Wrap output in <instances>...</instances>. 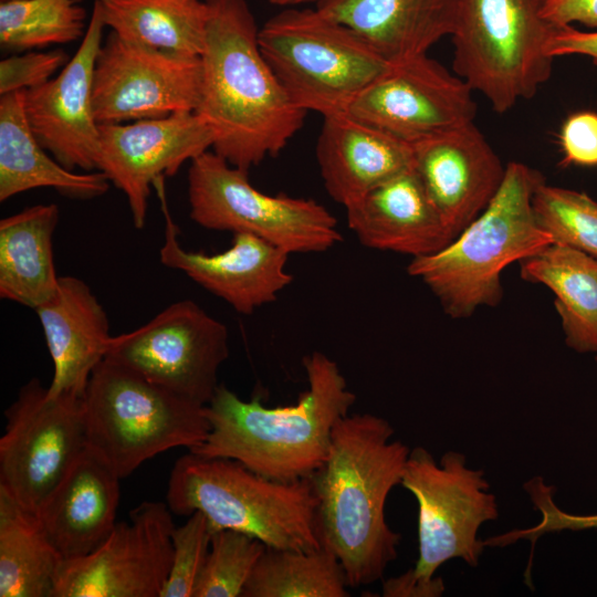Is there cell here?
Returning a JSON list of instances; mask_svg holds the SVG:
<instances>
[{
  "label": "cell",
  "mask_w": 597,
  "mask_h": 597,
  "mask_svg": "<svg viewBox=\"0 0 597 597\" xmlns=\"http://www.w3.org/2000/svg\"><path fill=\"white\" fill-rule=\"evenodd\" d=\"M394 432L379 416L348 413L335 425L328 454L310 476L316 536L354 588L381 579L398 556L400 534L387 524L385 506L401 483L410 450L391 440Z\"/></svg>",
  "instance_id": "6da1fadb"
},
{
  "label": "cell",
  "mask_w": 597,
  "mask_h": 597,
  "mask_svg": "<svg viewBox=\"0 0 597 597\" xmlns=\"http://www.w3.org/2000/svg\"><path fill=\"white\" fill-rule=\"evenodd\" d=\"M205 2L208 22L195 112L213 134V151L249 171L285 148L307 112L293 103L264 59L247 0Z\"/></svg>",
  "instance_id": "7a4b0ae2"
},
{
  "label": "cell",
  "mask_w": 597,
  "mask_h": 597,
  "mask_svg": "<svg viewBox=\"0 0 597 597\" xmlns=\"http://www.w3.org/2000/svg\"><path fill=\"white\" fill-rule=\"evenodd\" d=\"M302 365L307 389L294 405L268 407L259 397L245 401L219 385L206 406L210 431L189 451L235 460L271 480L310 478L324 463L332 431L349 413L356 395L338 365L324 353L312 352Z\"/></svg>",
  "instance_id": "3957f363"
},
{
  "label": "cell",
  "mask_w": 597,
  "mask_h": 597,
  "mask_svg": "<svg viewBox=\"0 0 597 597\" xmlns=\"http://www.w3.org/2000/svg\"><path fill=\"white\" fill-rule=\"evenodd\" d=\"M543 181L527 165L509 163L498 192L472 222L438 252L412 258L408 274L430 289L450 317H470L479 306L498 305L503 270L553 243L532 206Z\"/></svg>",
  "instance_id": "277c9868"
},
{
  "label": "cell",
  "mask_w": 597,
  "mask_h": 597,
  "mask_svg": "<svg viewBox=\"0 0 597 597\" xmlns=\"http://www.w3.org/2000/svg\"><path fill=\"white\" fill-rule=\"evenodd\" d=\"M166 503L176 515L202 513L212 533L232 530L279 549L321 548L311 478L271 480L235 460L189 451L171 468Z\"/></svg>",
  "instance_id": "5b68a950"
},
{
  "label": "cell",
  "mask_w": 597,
  "mask_h": 597,
  "mask_svg": "<svg viewBox=\"0 0 597 597\" xmlns=\"http://www.w3.org/2000/svg\"><path fill=\"white\" fill-rule=\"evenodd\" d=\"M417 500L419 555L413 568L383 584L384 597H439L437 569L463 559L476 567L486 547L480 526L496 520V498L483 470L467 465L463 453L447 451L438 463L423 447L410 450L400 483Z\"/></svg>",
  "instance_id": "8992f818"
},
{
  "label": "cell",
  "mask_w": 597,
  "mask_h": 597,
  "mask_svg": "<svg viewBox=\"0 0 597 597\" xmlns=\"http://www.w3.org/2000/svg\"><path fill=\"white\" fill-rule=\"evenodd\" d=\"M83 406L87 449L121 480L170 449H193L210 431L206 406L106 357L90 377Z\"/></svg>",
  "instance_id": "52a82bcc"
},
{
  "label": "cell",
  "mask_w": 597,
  "mask_h": 597,
  "mask_svg": "<svg viewBox=\"0 0 597 597\" xmlns=\"http://www.w3.org/2000/svg\"><path fill=\"white\" fill-rule=\"evenodd\" d=\"M258 40L293 103L323 117L346 113L392 66L353 30L317 8L287 7L259 29Z\"/></svg>",
  "instance_id": "ba28073f"
},
{
  "label": "cell",
  "mask_w": 597,
  "mask_h": 597,
  "mask_svg": "<svg viewBox=\"0 0 597 597\" xmlns=\"http://www.w3.org/2000/svg\"><path fill=\"white\" fill-rule=\"evenodd\" d=\"M553 27L542 0H458L453 72L505 113L548 81Z\"/></svg>",
  "instance_id": "9c48e42d"
},
{
  "label": "cell",
  "mask_w": 597,
  "mask_h": 597,
  "mask_svg": "<svg viewBox=\"0 0 597 597\" xmlns=\"http://www.w3.org/2000/svg\"><path fill=\"white\" fill-rule=\"evenodd\" d=\"M190 218L208 230L254 234L292 253H317L343 240L334 216L313 199L271 196L251 185L248 171L214 151L190 161Z\"/></svg>",
  "instance_id": "30bf717a"
},
{
  "label": "cell",
  "mask_w": 597,
  "mask_h": 597,
  "mask_svg": "<svg viewBox=\"0 0 597 597\" xmlns=\"http://www.w3.org/2000/svg\"><path fill=\"white\" fill-rule=\"evenodd\" d=\"M4 416L0 489L36 514L87 449L83 397L52 396L32 378Z\"/></svg>",
  "instance_id": "8fae6325"
},
{
  "label": "cell",
  "mask_w": 597,
  "mask_h": 597,
  "mask_svg": "<svg viewBox=\"0 0 597 597\" xmlns=\"http://www.w3.org/2000/svg\"><path fill=\"white\" fill-rule=\"evenodd\" d=\"M228 357V327L191 300L175 302L136 329L112 336L106 354L201 406L212 399Z\"/></svg>",
  "instance_id": "7c38bea8"
},
{
  "label": "cell",
  "mask_w": 597,
  "mask_h": 597,
  "mask_svg": "<svg viewBox=\"0 0 597 597\" xmlns=\"http://www.w3.org/2000/svg\"><path fill=\"white\" fill-rule=\"evenodd\" d=\"M201 81L200 57L145 46L111 31L94 66L95 119L98 124H122L195 112Z\"/></svg>",
  "instance_id": "4fadbf2b"
},
{
  "label": "cell",
  "mask_w": 597,
  "mask_h": 597,
  "mask_svg": "<svg viewBox=\"0 0 597 597\" xmlns=\"http://www.w3.org/2000/svg\"><path fill=\"white\" fill-rule=\"evenodd\" d=\"M172 512L146 501L92 553L65 559L52 597H160L171 558Z\"/></svg>",
  "instance_id": "5bb4252c"
},
{
  "label": "cell",
  "mask_w": 597,
  "mask_h": 597,
  "mask_svg": "<svg viewBox=\"0 0 597 597\" xmlns=\"http://www.w3.org/2000/svg\"><path fill=\"white\" fill-rule=\"evenodd\" d=\"M471 87L425 55L392 64L346 113L409 144L473 123Z\"/></svg>",
  "instance_id": "9a60e30c"
},
{
  "label": "cell",
  "mask_w": 597,
  "mask_h": 597,
  "mask_svg": "<svg viewBox=\"0 0 597 597\" xmlns=\"http://www.w3.org/2000/svg\"><path fill=\"white\" fill-rule=\"evenodd\" d=\"M97 169L126 197L134 226H145L151 187L212 147L196 112L122 124H100Z\"/></svg>",
  "instance_id": "2e32d148"
},
{
  "label": "cell",
  "mask_w": 597,
  "mask_h": 597,
  "mask_svg": "<svg viewBox=\"0 0 597 597\" xmlns=\"http://www.w3.org/2000/svg\"><path fill=\"white\" fill-rule=\"evenodd\" d=\"M104 28L94 1L86 32L74 56L57 76L25 90L24 111L33 134L53 158L70 170L97 169L100 124L94 116L92 86Z\"/></svg>",
  "instance_id": "e0dca14e"
},
{
  "label": "cell",
  "mask_w": 597,
  "mask_h": 597,
  "mask_svg": "<svg viewBox=\"0 0 597 597\" xmlns=\"http://www.w3.org/2000/svg\"><path fill=\"white\" fill-rule=\"evenodd\" d=\"M155 187L165 213L164 242L159 249L163 265L185 273L242 315L273 302L292 283L293 276L285 270L290 253L254 234L233 233L230 247L219 253L185 250L164 202L163 181Z\"/></svg>",
  "instance_id": "ac0fdd59"
},
{
  "label": "cell",
  "mask_w": 597,
  "mask_h": 597,
  "mask_svg": "<svg viewBox=\"0 0 597 597\" xmlns=\"http://www.w3.org/2000/svg\"><path fill=\"white\" fill-rule=\"evenodd\" d=\"M412 145V168L454 239L490 203L505 168L474 123Z\"/></svg>",
  "instance_id": "d6986e66"
},
{
  "label": "cell",
  "mask_w": 597,
  "mask_h": 597,
  "mask_svg": "<svg viewBox=\"0 0 597 597\" xmlns=\"http://www.w3.org/2000/svg\"><path fill=\"white\" fill-rule=\"evenodd\" d=\"M34 311L53 363L49 394L83 397L113 336L104 307L83 280L60 276L55 293Z\"/></svg>",
  "instance_id": "ffe728a7"
},
{
  "label": "cell",
  "mask_w": 597,
  "mask_h": 597,
  "mask_svg": "<svg viewBox=\"0 0 597 597\" xmlns=\"http://www.w3.org/2000/svg\"><path fill=\"white\" fill-rule=\"evenodd\" d=\"M345 209L348 228L370 249L418 258L438 252L453 240L413 168Z\"/></svg>",
  "instance_id": "44dd1931"
},
{
  "label": "cell",
  "mask_w": 597,
  "mask_h": 597,
  "mask_svg": "<svg viewBox=\"0 0 597 597\" xmlns=\"http://www.w3.org/2000/svg\"><path fill=\"white\" fill-rule=\"evenodd\" d=\"M316 159L327 193L344 207L412 168V145L347 113L324 116Z\"/></svg>",
  "instance_id": "7402d4cb"
},
{
  "label": "cell",
  "mask_w": 597,
  "mask_h": 597,
  "mask_svg": "<svg viewBox=\"0 0 597 597\" xmlns=\"http://www.w3.org/2000/svg\"><path fill=\"white\" fill-rule=\"evenodd\" d=\"M121 478L86 449L36 513L64 559L85 556L111 534L121 500Z\"/></svg>",
  "instance_id": "603a6c76"
},
{
  "label": "cell",
  "mask_w": 597,
  "mask_h": 597,
  "mask_svg": "<svg viewBox=\"0 0 597 597\" xmlns=\"http://www.w3.org/2000/svg\"><path fill=\"white\" fill-rule=\"evenodd\" d=\"M316 8L397 64L427 54L452 35L458 0H322Z\"/></svg>",
  "instance_id": "cb8c5ba5"
},
{
  "label": "cell",
  "mask_w": 597,
  "mask_h": 597,
  "mask_svg": "<svg viewBox=\"0 0 597 597\" xmlns=\"http://www.w3.org/2000/svg\"><path fill=\"white\" fill-rule=\"evenodd\" d=\"M24 95L25 90L0 98V201L45 187L78 199L104 195L111 184L105 174H76L49 156L28 123Z\"/></svg>",
  "instance_id": "d4e9b609"
},
{
  "label": "cell",
  "mask_w": 597,
  "mask_h": 597,
  "mask_svg": "<svg viewBox=\"0 0 597 597\" xmlns=\"http://www.w3.org/2000/svg\"><path fill=\"white\" fill-rule=\"evenodd\" d=\"M55 203L35 205L0 220V297L38 308L56 291L52 239Z\"/></svg>",
  "instance_id": "484cf974"
},
{
  "label": "cell",
  "mask_w": 597,
  "mask_h": 597,
  "mask_svg": "<svg viewBox=\"0 0 597 597\" xmlns=\"http://www.w3.org/2000/svg\"><path fill=\"white\" fill-rule=\"evenodd\" d=\"M520 275L554 293L566 345L580 354H597V259L552 243L520 261Z\"/></svg>",
  "instance_id": "4316f807"
},
{
  "label": "cell",
  "mask_w": 597,
  "mask_h": 597,
  "mask_svg": "<svg viewBox=\"0 0 597 597\" xmlns=\"http://www.w3.org/2000/svg\"><path fill=\"white\" fill-rule=\"evenodd\" d=\"M106 28L121 38L181 56L200 57L207 34L205 0H95Z\"/></svg>",
  "instance_id": "83f0119b"
},
{
  "label": "cell",
  "mask_w": 597,
  "mask_h": 597,
  "mask_svg": "<svg viewBox=\"0 0 597 597\" xmlns=\"http://www.w3.org/2000/svg\"><path fill=\"white\" fill-rule=\"evenodd\" d=\"M64 561L38 515L0 489V597H52Z\"/></svg>",
  "instance_id": "f1b7e54d"
},
{
  "label": "cell",
  "mask_w": 597,
  "mask_h": 597,
  "mask_svg": "<svg viewBox=\"0 0 597 597\" xmlns=\"http://www.w3.org/2000/svg\"><path fill=\"white\" fill-rule=\"evenodd\" d=\"M347 580L337 557L315 551L265 547L241 597H347Z\"/></svg>",
  "instance_id": "f546056e"
},
{
  "label": "cell",
  "mask_w": 597,
  "mask_h": 597,
  "mask_svg": "<svg viewBox=\"0 0 597 597\" xmlns=\"http://www.w3.org/2000/svg\"><path fill=\"white\" fill-rule=\"evenodd\" d=\"M80 0H19L0 3V43L10 51L65 44L84 36Z\"/></svg>",
  "instance_id": "4dcf8cb0"
},
{
  "label": "cell",
  "mask_w": 597,
  "mask_h": 597,
  "mask_svg": "<svg viewBox=\"0 0 597 597\" xmlns=\"http://www.w3.org/2000/svg\"><path fill=\"white\" fill-rule=\"evenodd\" d=\"M532 206L538 226L553 243L567 245L597 259V201L585 192L541 182Z\"/></svg>",
  "instance_id": "1f68e13d"
},
{
  "label": "cell",
  "mask_w": 597,
  "mask_h": 597,
  "mask_svg": "<svg viewBox=\"0 0 597 597\" xmlns=\"http://www.w3.org/2000/svg\"><path fill=\"white\" fill-rule=\"evenodd\" d=\"M265 547L258 538L241 532L220 530L212 533L193 597H241Z\"/></svg>",
  "instance_id": "d6a6232c"
},
{
  "label": "cell",
  "mask_w": 597,
  "mask_h": 597,
  "mask_svg": "<svg viewBox=\"0 0 597 597\" xmlns=\"http://www.w3.org/2000/svg\"><path fill=\"white\" fill-rule=\"evenodd\" d=\"M211 536L207 517L198 511L190 514L181 526H175L171 566L160 597H193Z\"/></svg>",
  "instance_id": "836d02e7"
},
{
  "label": "cell",
  "mask_w": 597,
  "mask_h": 597,
  "mask_svg": "<svg viewBox=\"0 0 597 597\" xmlns=\"http://www.w3.org/2000/svg\"><path fill=\"white\" fill-rule=\"evenodd\" d=\"M523 488L528 494L534 509L541 513V522L528 528L513 530L489 537L486 538V545L490 547H504L517 541H528L531 543V556L527 568H532L535 544L542 535L562 531L597 528V513L572 514L563 511L553 499L555 488L547 485L542 476L532 478L524 483Z\"/></svg>",
  "instance_id": "e575fe53"
},
{
  "label": "cell",
  "mask_w": 597,
  "mask_h": 597,
  "mask_svg": "<svg viewBox=\"0 0 597 597\" xmlns=\"http://www.w3.org/2000/svg\"><path fill=\"white\" fill-rule=\"evenodd\" d=\"M61 50L11 55L0 62V95L36 87L67 63Z\"/></svg>",
  "instance_id": "d590c367"
},
{
  "label": "cell",
  "mask_w": 597,
  "mask_h": 597,
  "mask_svg": "<svg viewBox=\"0 0 597 597\" xmlns=\"http://www.w3.org/2000/svg\"><path fill=\"white\" fill-rule=\"evenodd\" d=\"M563 164L597 165V114L578 112L564 122L561 129Z\"/></svg>",
  "instance_id": "8d00e7d4"
},
{
  "label": "cell",
  "mask_w": 597,
  "mask_h": 597,
  "mask_svg": "<svg viewBox=\"0 0 597 597\" xmlns=\"http://www.w3.org/2000/svg\"><path fill=\"white\" fill-rule=\"evenodd\" d=\"M547 53L553 59L585 55L597 64V31H579L573 25L554 24L547 42Z\"/></svg>",
  "instance_id": "74e56055"
},
{
  "label": "cell",
  "mask_w": 597,
  "mask_h": 597,
  "mask_svg": "<svg viewBox=\"0 0 597 597\" xmlns=\"http://www.w3.org/2000/svg\"><path fill=\"white\" fill-rule=\"evenodd\" d=\"M542 13L552 24L597 28V0H542Z\"/></svg>",
  "instance_id": "f35d334b"
},
{
  "label": "cell",
  "mask_w": 597,
  "mask_h": 597,
  "mask_svg": "<svg viewBox=\"0 0 597 597\" xmlns=\"http://www.w3.org/2000/svg\"><path fill=\"white\" fill-rule=\"evenodd\" d=\"M270 3L282 7H295L303 3L315 2L316 4L322 0H268Z\"/></svg>",
  "instance_id": "ab89813d"
},
{
  "label": "cell",
  "mask_w": 597,
  "mask_h": 597,
  "mask_svg": "<svg viewBox=\"0 0 597 597\" xmlns=\"http://www.w3.org/2000/svg\"><path fill=\"white\" fill-rule=\"evenodd\" d=\"M11 1H19V0H0V3H3V2H11Z\"/></svg>",
  "instance_id": "60d3db41"
},
{
  "label": "cell",
  "mask_w": 597,
  "mask_h": 597,
  "mask_svg": "<svg viewBox=\"0 0 597 597\" xmlns=\"http://www.w3.org/2000/svg\"><path fill=\"white\" fill-rule=\"evenodd\" d=\"M596 362H597V354H596V357H595Z\"/></svg>",
  "instance_id": "b9f144b4"
}]
</instances>
